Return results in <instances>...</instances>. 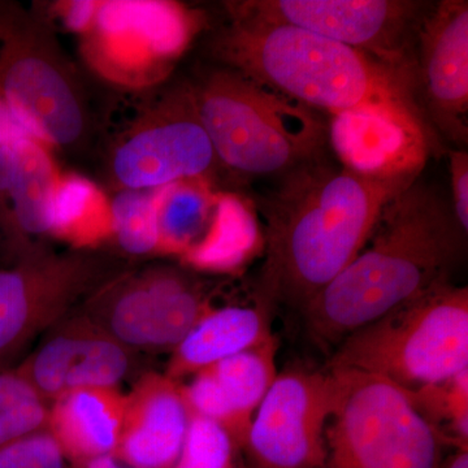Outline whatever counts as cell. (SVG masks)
Here are the masks:
<instances>
[{"mask_svg": "<svg viewBox=\"0 0 468 468\" xmlns=\"http://www.w3.org/2000/svg\"><path fill=\"white\" fill-rule=\"evenodd\" d=\"M125 394L117 388H85L48 405V430L67 461L80 468L113 457L122 432Z\"/></svg>", "mask_w": 468, "mask_h": 468, "instance_id": "d6986e66", "label": "cell"}, {"mask_svg": "<svg viewBox=\"0 0 468 468\" xmlns=\"http://www.w3.org/2000/svg\"><path fill=\"white\" fill-rule=\"evenodd\" d=\"M411 184L363 177L326 158L280 177L261 203L267 297L303 310L358 257L385 206Z\"/></svg>", "mask_w": 468, "mask_h": 468, "instance_id": "6da1fadb", "label": "cell"}, {"mask_svg": "<svg viewBox=\"0 0 468 468\" xmlns=\"http://www.w3.org/2000/svg\"><path fill=\"white\" fill-rule=\"evenodd\" d=\"M42 401L36 390L15 368L0 371V410ZM43 402V401H42Z\"/></svg>", "mask_w": 468, "mask_h": 468, "instance_id": "f1b7e54d", "label": "cell"}, {"mask_svg": "<svg viewBox=\"0 0 468 468\" xmlns=\"http://www.w3.org/2000/svg\"><path fill=\"white\" fill-rule=\"evenodd\" d=\"M86 468H129L122 466V463L113 460L112 457H104L101 458V460H97L89 463Z\"/></svg>", "mask_w": 468, "mask_h": 468, "instance_id": "1f68e13d", "label": "cell"}, {"mask_svg": "<svg viewBox=\"0 0 468 468\" xmlns=\"http://www.w3.org/2000/svg\"><path fill=\"white\" fill-rule=\"evenodd\" d=\"M190 412L180 455L172 468H245L239 448L223 427Z\"/></svg>", "mask_w": 468, "mask_h": 468, "instance_id": "cb8c5ba5", "label": "cell"}, {"mask_svg": "<svg viewBox=\"0 0 468 468\" xmlns=\"http://www.w3.org/2000/svg\"><path fill=\"white\" fill-rule=\"evenodd\" d=\"M414 396L419 408L435 426L440 419L448 421L455 441L468 446V369Z\"/></svg>", "mask_w": 468, "mask_h": 468, "instance_id": "d4e9b609", "label": "cell"}, {"mask_svg": "<svg viewBox=\"0 0 468 468\" xmlns=\"http://www.w3.org/2000/svg\"><path fill=\"white\" fill-rule=\"evenodd\" d=\"M448 199L418 178L385 206L363 250L304 307L320 344L340 345L449 275L463 239Z\"/></svg>", "mask_w": 468, "mask_h": 468, "instance_id": "3957f363", "label": "cell"}, {"mask_svg": "<svg viewBox=\"0 0 468 468\" xmlns=\"http://www.w3.org/2000/svg\"><path fill=\"white\" fill-rule=\"evenodd\" d=\"M335 399L331 371L277 374L252 418L245 451L255 468H324Z\"/></svg>", "mask_w": 468, "mask_h": 468, "instance_id": "4fadbf2b", "label": "cell"}, {"mask_svg": "<svg viewBox=\"0 0 468 468\" xmlns=\"http://www.w3.org/2000/svg\"><path fill=\"white\" fill-rule=\"evenodd\" d=\"M0 468H67V458L45 428L0 446Z\"/></svg>", "mask_w": 468, "mask_h": 468, "instance_id": "484cf974", "label": "cell"}, {"mask_svg": "<svg viewBox=\"0 0 468 468\" xmlns=\"http://www.w3.org/2000/svg\"><path fill=\"white\" fill-rule=\"evenodd\" d=\"M197 113L220 167L249 177H282L326 158L323 113L224 66L189 82Z\"/></svg>", "mask_w": 468, "mask_h": 468, "instance_id": "277c9868", "label": "cell"}, {"mask_svg": "<svg viewBox=\"0 0 468 468\" xmlns=\"http://www.w3.org/2000/svg\"><path fill=\"white\" fill-rule=\"evenodd\" d=\"M159 189H120L110 199L112 239L128 258L158 255Z\"/></svg>", "mask_w": 468, "mask_h": 468, "instance_id": "603a6c76", "label": "cell"}, {"mask_svg": "<svg viewBox=\"0 0 468 468\" xmlns=\"http://www.w3.org/2000/svg\"><path fill=\"white\" fill-rule=\"evenodd\" d=\"M52 27L34 9L0 2V95L36 140L66 153L90 141L94 119Z\"/></svg>", "mask_w": 468, "mask_h": 468, "instance_id": "8992f818", "label": "cell"}, {"mask_svg": "<svg viewBox=\"0 0 468 468\" xmlns=\"http://www.w3.org/2000/svg\"><path fill=\"white\" fill-rule=\"evenodd\" d=\"M202 26L193 9L175 2H95L76 34L86 66L122 89L155 88L183 57Z\"/></svg>", "mask_w": 468, "mask_h": 468, "instance_id": "30bf717a", "label": "cell"}, {"mask_svg": "<svg viewBox=\"0 0 468 468\" xmlns=\"http://www.w3.org/2000/svg\"><path fill=\"white\" fill-rule=\"evenodd\" d=\"M143 356L70 311L15 367L43 402L85 388H117L140 374Z\"/></svg>", "mask_w": 468, "mask_h": 468, "instance_id": "9a60e30c", "label": "cell"}, {"mask_svg": "<svg viewBox=\"0 0 468 468\" xmlns=\"http://www.w3.org/2000/svg\"><path fill=\"white\" fill-rule=\"evenodd\" d=\"M254 211L241 197L217 190L208 178H190L160 187L158 255L206 272L232 250Z\"/></svg>", "mask_w": 468, "mask_h": 468, "instance_id": "2e32d148", "label": "cell"}, {"mask_svg": "<svg viewBox=\"0 0 468 468\" xmlns=\"http://www.w3.org/2000/svg\"><path fill=\"white\" fill-rule=\"evenodd\" d=\"M335 399L324 468H440L445 436L414 393L377 375L329 368Z\"/></svg>", "mask_w": 468, "mask_h": 468, "instance_id": "52a82bcc", "label": "cell"}, {"mask_svg": "<svg viewBox=\"0 0 468 468\" xmlns=\"http://www.w3.org/2000/svg\"><path fill=\"white\" fill-rule=\"evenodd\" d=\"M184 266H131L92 292L76 313L140 356L171 354L212 306L208 282Z\"/></svg>", "mask_w": 468, "mask_h": 468, "instance_id": "ba28073f", "label": "cell"}, {"mask_svg": "<svg viewBox=\"0 0 468 468\" xmlns=\"http://www.w3.org/2000/svg\"><path fill=\"white\" fill-rule=\"evenodd\" d=\"M107 165L117 190L209 180L220 165L197 113L189 82L154 98L111 144Z\"/></svg>", "mask_w": 468, "mask_h": 468, "instance_id": "7c38bea8", "label": "cell"}, {"mask_svg": "<svg viewBox=\"0 0 468 468\" xmlns=\"http://www.w3.org/2000/svg\"><path fill=\"white\" fill-rule=\"evenodd\" d=\"M82 468H86V467H82Z\"/></svg>", "mask_w": 468, "mask_h": 468, "instance_id": "d6a6232c", "label": "cell"}, {"mask_svg": "<svg viewBox=\"0 0 468 468\" xmlns=\"http://www.w3.org/2000/svg\"><path fill=\"white\" fill-rule=\"evenodd\" d=\"M452 207L464 234L468 230V153L466 149L451 150Z\"/></svg>", "mask_w": 468, "mask_h": 468, "instance_id": "83f0119b", "label": "cell"}, {"mask_svg": "<svg viewBox=\"0 0 468 468\" xmlns=\"http://www.w3.org/2000/svg\"><path fill=\"white\" fill-rule=\"evenodd\" d=\"M329 368L377 375L417 393L468 369V289L440 282L338 345Z\"/></svg>", "mask_w": 468, "mask_h": 468, "instance_id": "5b68a950", "label": "cell"}, {"mask_svg": "<svg viewBox=\"0 0 468 468\" xmlns=\"http://www.w3.org/2000/svg\"><path fill=\"white\" fill-rule=\"evenodd\" d=\"M131 267L100 250L38 249L0 268V371L16 367L52 325Z\"/></svg>", "mask_w": 468, "mask_h": 468, "instance_id": "9c48e42d", "label": "cell"}, {"mask_svg": "<svg viewBox=\"0 0 468 468\" xmlns=\"http://www.w3.org/2000/svg\"><path fill=\"white\" fill-rule=\"evenodd\" d=\"M414 92L431 128L458 149L468 141V3L442 0L415 42Z\"/></svg>", "mask_w": 468, "mask_h": 468, "instance_id": "5bb4252c", "label": "cell"}, {"mask_svg": "<svg viewBox=\"0 0 468 468\" xmlns=\"http://www.w3.org/2000/svg\"><path fill=\"white\" fill-rule=\"evenodd\" d=\"M24 137H33L0 95V146ZM34 138V137H33Z\"/></svg>", "mask_w": 468, "mask_h": 468, "instance_id": "f546056e", "label": "cell"}, {"mask_svg": "<svg viewBox=\"0 0 468 468\" xmlns=\"http://www.w3.org/2000/svg\"><path fill=\"white\" fill-rule=\"evenodd\" d=\"M273 338L263 307H214L171 353L165 375L180 381Z\"/></svg>", "mask_w": 468, "mask_h": 468, "instance_id": "ffe728a7", "label": "cell"}, {"mask_svg": "<svg viewBox=\"0 0 468 468\" xmlns=\"http://www.w3.org/2000/svg\"><path fill=\"white\" fill-rule=\"evenodd\" d=\"M440 468H468V446H458L457 451L442 460Z\"/></svg>", "mask_w": 468, "mask_h": 468, "instance_id": "4dcf8cb0", "label": "cell"}, {"mask_svg": "<svg viewBox=\"0 0 468 468\" xmlns=\"http://www.w3.org/2000/svg\"><path fill=\"white\" fill-rule=\"evenodd\" d=\"M51 239L70 249L98 250L112 239L110 199L82 176L60 174L51 212Z\"/></svg>", "mask_w": 468, "mask_h": 468, "instance_id": "44dd1931", "label": "cell"}, {"mask_svg": "<svg viewBox=\"0 0 468 468\" xmlns=\"http://www.w3.org/2000/svg\"><path fill=\"white\" fill-rule=\"evenodd\" d=\"M276 338L206 368L232 408L248 441L252 418L277 378Z\"/></svg>", "mask_w": 468, "mask_h": 468, "instance_id": "7402d4cb", "label": "cell"}, {"mask_svg": "<svg viewBox=\"0 0 468 468\" xmlns=\"http://www.w3.org/2000/svg\"><path fill=\"white\" fill-rule=\"evenodd\" d=\"M190 412L183 384L147 371L125 394L124 418L113 460L129 468H172L183 449Z\"/></svg>", "mask_w": 468, "mask_h": 468, "instance_id": "e0dca14e", "label": "cell"}, {"mask_svg": "<svg viewBox=\"0 0 468 468\" xmlns=\"http://www.w3.org/2000/svg\"><path fill=\"white\" fill-rule=\"evenodd\" d=\"M228 17L209 42L215 64L325 116L363 113L390 120L441 150V140L419 109L411 76L298 27Z\"/></svg>", "mask_w": 468, "mask_h": 468, "instance_id": "7a4b0ae2", "label": "cell"}, {"mask_svg": "<svg viewBox=\"0 0 468 468\" xmlns=\"http://www.w3.org/2000/svg\"><path fill=\"white\" fill-rule=\"evenodd\" d=\"M48 423V405L39 401L0 410V446L45 430Z\"/></svg>", "mask_w": 468, "mask_h": 468, "instance_id": "4316f807", "label": "cell"}, {"mask_svg": "<svg viewBox=\"0 0 468 468\" xmlns=\"http://www.w3.org/2000/svg\"><path fill=\"white\" fill-rule=\"evenodd\" d=\"M433 3L420 0H245L228 16L306 30L365 52L414 79L415 42Z\"/></svg>", "mask_w": 468, "mask_h": 468, "instance_id": "8fae6325", "label": "cell"}, {"mask_svg": "<svg viewBox=\"0 0 468 468\" xmlns=\"http://www.w3.org/2000/svg\"><path fill=\"white\" fill-rule=\"evenodd\" d=\"M326 120L329 150L341 167L363 177L414 183L440 151L424 135L383 117L338 113Z\"/></svg>", "mask_w": 468, "mask_h": 468, "instance_id": "ac0fdd59", "label": "cell"}]
</instances>
